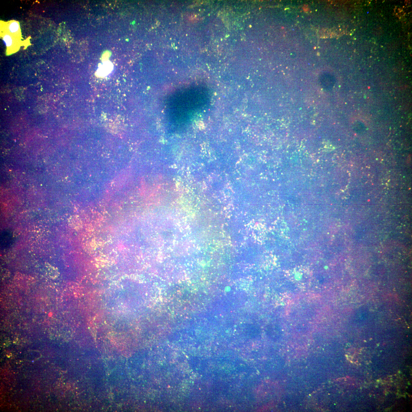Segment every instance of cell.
Returning <instances> with one entry per match:
<instances>
[{"label":"cell","mask_w":412,"mask_h":412,"mask_svg":"<svg viewBox=\"0 0 412 412\" xmlns=\"http://www.w3.org/2000/svg\"><path fill=\"white\" fill-rule=\"evenodd\" d=\"M3 41H4L5 44L7 47H9L12 45V39L9 35H5L3 38Z\"/></svg>","instance_id":"cell-4"},{"label":"cell","mask_w":412,"mask_h":412,"mask_svg":"<svg viewBox=\"0 0 412 412\" xmlns=\"http://www.w3.org/2000/svg\"><path fill=\"white\" fill-rule=\"evenodd\" d=\"M13 236L11 231L8 230L3 231L1 236V248L5 249L10 246L13 242Z\"/></svg>","instance_id":"cell-1"},{"label":"cell","mask_w":412,"mask_h":412,"mask_svg":"<svg viewBox=\"0 0 412 412\" xmlns=\"http://www.w3.org/2000/svg\"><path fill=\"white\" fill-rule=\"evenodd\" d=\"M19 25L17 22H14L11 23L9 25V29L11 33H15L18 30Z\"/></svg>","instance_id":"cell-3"},{"label":"cell","mask_w":412,"mask_h":412,"mask_svg":"<svg viewBox=\"0 0 412 412\" xmlns=\"http://www.w3.org/2000/svg\"><path fill=\"white\" fill-rule=\"evenodd\" d=\"M112 70L111 63H107L100 66L97 70V75L104 77L109 74Z\"/></svg>","instance_id":"cell-2"}]
</instances>
